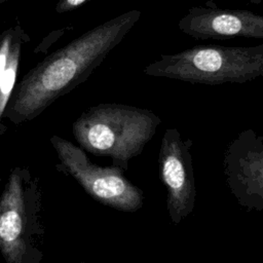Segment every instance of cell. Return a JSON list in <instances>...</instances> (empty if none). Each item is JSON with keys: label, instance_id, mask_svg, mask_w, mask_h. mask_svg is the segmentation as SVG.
<instances>
[{"label": "cell", "instance_id": "6da1fadb", "mask_svg": "<svg viewBox=\"0 0 263 263\" xmlns=\"http://www.w3.org/2000/svg\"><path fill=\"white\" fill-rule=\"evenodd\" d=\"M142 12L125 11L88 30L52 52L21 81L10 106L21 120L37 116L58 98L83 82L138 23Z\"/></svg>", "mask_w": 263, "mask_h": 263}, {"label": "cell", "instance_id": "7a4b0ae2", "mask_svg": "<svg viewBox=\"0 0 263 263\" xmlns=\"http://www.w3.org/2000/svg\"><path fill=\"white\" fill-rule=\"evenodd\" d=\"M161 118L154 112L124 104H100L73 123V135L84 150L112 159L123 171L152 140Z\"/></svg>", "mask_w": 263, "mask_h": 263}, {"label": "cell", "instance_id": "3957f363", "mask_svg": "<svg viewBox=\"0 0 263 263\" xmlns=\"http://www.w3.org/2000/svg\"><path fill=\"white\" fill-rule=\"evenodd\" d=\"M152 77L217 85L245 83L263 77V43L254 46L197 45L161 54L144 68Z\"/></svg>", "mask_w": 263, "mask_h": 263}, {"label": "cell", "instance_id": "277c9868", "mask_svg": "<svg viewBox=\"0 0 263 263\" xmlns=\"http://www.w3.org/2000/svg\"><path fill=\"white\" fill-rule=\"evenodd\" d=\"M51 143L62 164L92 198L125 213H135L143 208L144 191L125 178L120 166L97 165L82 148L61 137H52Z\"/></svg>", "mask_w": 263, "mask_h": 263}, {"label": "cell", "instance_id": "5b68a950", "mask_svg": "<svg viewBox=\"0 0 263 263\" xmlns=\"http://www.w3.org/2000/svg\"><path fill=\"white\" fill-rule=\"evenodd\" d=\"M177 128L165 129L158 154L159 178L166 190V210L173 225L180 224L194 210L196 187L190 148Z\"/></svg>", "mask_w": 263, "mask_h": 263}, {"label": "cell", "instance_id": "8992f818", "mask_svg": "<svg viewBox=\"0 0 263 263\" xmlns=\"http://www.w3.org/2000/svg\"><path fill=\"white\" fill-rule=\"evenodd\" d=\"M223 173L227 187L247 212L263 211V136L241 130L226 147Z\"/></svg>", "mask_w": 263, "mask_h": 263}, {"label": "cell", "instance_id": "52a82bcc", "mask_svg": "<svg viewBox=\"0 0 263 263\" xmlns=\"http://www.w3.org/2000/svg\"><path fill=\"white\" fill-rule=\"evenodd\" d=\"M179 30L196 40L263 39V15L245 9L193 6L178 23Z\"/></svg>", "mask_w": 263, "mask_h": 263}, {"label": "cell", "instance_id": "ba28073f", "mask_svg": "<svg viewBox=\"0 0 263 263\" xmlns=\"http://www.w3.org/2000/svg\"><path fill=\"white\" fill-rule=\"evenodd\" d=\"M0 251L8 263H21L26 252L22 178L14 170L0 197Z\"/></svg>", "mask_w": 263, "mask_h": 263}, {"label": "cell", "instance_id": "9c48e42d", "mask_svg": "<svg viewBox=\"0 0 263 263\" xmlns=\"http://www.w3.org/2000/svg\"><path fill=\"white\" fill-rule=\"evenodd\" d=\"M21 46H22V30L20 26L15 27V32L9 49V54L6 63L5 70L2 74L0 80V116L2 115L13 86L15 84L16 73L18 69L20 57H21Z\"/></svg>", "mask_w": 263, "mask_h": 263}, {"label": "cell", "instance_id": "30bf717a", "mask_svg": "<svg viewBox=\"0 0 263 263\" xmlns=\"http://www.w3.org/2000/svg\"><path fill=\"white\" fill-rule=\"evenodd\" d=\"M87 0H59L55 5V11L58 13L69 12L84 4Z\"/></svg>", "mask_w": 263, "mask_h": 263}, {"label": "cell", "instance_id": "8fae6325", "mask_svg": "<svg viewBox=\"0 0 263 263\" xmlns=\"http://www.w3.org/2000/svg\"><path fill=\"white\" fill-rule=\"evenodd\" d=\"M252 4H260L263 2V0H249Z\"/></svg>", "mask_w": 263, "mask_h": 263}, {"label": "cell", "instance_id": "7c38bea8", "mask_svg": "<svg viewBox=\"0 0 263 263\" xmlns=\"http://www.w3.org/2000/svg\"><path fill=\"white\" fill-rule=\"evenodd\" d=\"M6 1H8V0H0V4L4 3V2H6Z\"/></svg>", "mask_w": 263, "mask_h": 263}]
</instances>
